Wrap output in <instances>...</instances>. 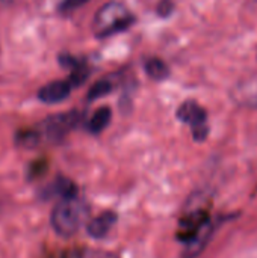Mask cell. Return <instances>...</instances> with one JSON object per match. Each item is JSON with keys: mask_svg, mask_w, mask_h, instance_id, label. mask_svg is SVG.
Wrapping results in <instances>:
<instances>
[{"mask_svg": "<svg viewBox=\"0 0 257 258\" xmlns=\"http://www.w3.org/2000/svg\"><path fill=\"white\" fill-rule=\"evenodd\" d=\"M112 88H114V86H112L111 80H108V79H101V80L95 82V83L89 88L86 98H88V101L98 100V98H101V97L108 95V94L112 91Z\"/></svg>", "mask_w": 257, "mask_h": 258, "instance_id": "cell-9", "label": "cell"}, {"mask_svg": "<svg viewBox=\"0 0 257 258\" xmlns=\"http://www.w3.org/2000/svg\"><path fill=\"white\" fill-rule=\"evenodd\" d=\"M80 121H82V113L77 110L52 115L45 118L36 130H30L26 133L29 145L35 147L41 142V139H45L50 142H59L73 128H76Z\"/></svg>", "mask_w": 257, "mask_h": 258, "instance_id": "cell-2", "label": "cell"}, {"mask_svg": "<svg viewBox=\"0 0 257 258\" xmlns=\"http://www.w3.org/2000/svg\"><path fill=\"white\" fill-rule=\"evenodd\" d=\"M177 118L191 127L194 141L203 142L208 138V135H209L208 113L197 101H194V100L183 101L177 109Z\"/></svg>", "mask_w": 257, "mask_h": 258, "instance_id": "cell-4", "label": "cell"}, {"mask_svg": "<svg viewBox=\"0 0 257 258\" xmlns=\"http://www.w3.org/2000/svg\"><path fill=\"white\" fill-rule=\"evenodd\" d=\"M111 116H112V112L108 106H103L100 109H97L94 112V115L89 118L88 121V130L94 135L97 133H101L111 122Z\"/></svg>", "mask_w": 257, "mask_h": 258, "instance_id": "cell-7", "label": "cell"}, {"mask_svg": "<svg viewBox=\"0 0 257 258\" xmlns=\"http://www.w3.org/2000/svg\"><path fill=\"white\" fill-rule=\"evenodd\" d=\"M71 258H118L112 252H106V251H80L76 252Z\"/></svg>", "mask_w": 257, "mask_h": 258, "instance_id": "cell-11", "label": "cell"}, {"mask_svg": "<svg viewBox=\"0 0 257 258\" xmlns=\"http://www.w3.org/2000/svg\"><path fill=\"white\" fill-rule=\"evenodd\" d=\"M174 11V2L173 0H161L158 8H156V14L161 18H168Z\"/></svg>", "mask_w": 257, "mask_h": 258, "instance_id": "cell-12", "label": "cell"}, {"mask_svg": "<svg viewBox=\"0 0 257 258\" xmlns=\"http://www.w3.org/2000/svg\"><path fill=\"white\" fill-rule=\"evenodd\" d=\"M135 17L121 2H109L103 5L92 21V29L97 38H108L129 29Z\"/></svg>", "mask_w": 257, "mask_h": 258, "instance_id": "cell-3", "label": "cell"}, {"mask_svg": "<svg viewBox=\"0 0 257 258\" xmlns=\"http://www.w3.org/2000/svg\"><path fill=\"white\" fill-rule=\"evenodd\" d=\"M117 224V215L114 212H105L89 221L86 231L92 239H103L109 234V231Z\"/></svg>", "mask_w": 257, "mask_h": 258, "instance_id": "cell-6", "label": "cell"}, {"mask_svg": "<svg viewBox=\"0 0 257 258\" xmlns=\"http://www.w3.org/2000/svg\"><path fill=\"white\" fill-rule=\"evenodd\" d=\"M73 86L68 80H53L38 91V100L45 104H58L68 98Z\"/></svg>", "mask_w": 257, "mask_h": 258, "instance_id": "cell-5", "label": "cell"}, {"mask_svg": "<svg viewBox=\"0 0 257 258\" xmlns=\"http://www.w3.org/2000/svg\"><path fill=\"white\" fill-rule=\"evenodd\" d=\"M88 0H62L59 3V11L61 12H71L80 6H83Z\"/></svg>", "mask_w": 257, "mask_h": 258, "instance_id": "cell-13", "label": "cell"}, {"mask_svg": "<svg viewBox=\"0 0 257 258\" xmlns=\"http://www.w3.org/2000/svg\"><path fill=\"white\" fill-rule=\"evenodd\" d=\"M88 77H89V70L86 68L85 63H82V65L76 67L74 70H71V74H70V77L67 80L71 83L73 88H77V86L83 85Z\"/></svg>", "mask_w": 257, "mask_h": 258, "instance_id": "cell-10", "label": "cell"}, {"mask_svg": "<svg viewBox=\"0 0 257 258\" xmlns=\"http://www.w3.org/2000/svg\"><path fill=\"white\" fill-rule=\"evenodd\" d=\"M86 215L88 207L85 201L76 194L59 200L52 212L50 222L56 234H59L61 237H71L85 224Z\"/></svg>", "mask_w": 257, "mask_h": 258, "instance_id": "cell-1", "label": "cell"}, {"mask_svg": "<svg viewBox=\"0 0 257 258\" xmlns=\"http://www.w3.org/2000/svg\"><path fill=\"white\" fill-rule=\"evenodd\" d=\"M144 68H145L147 76H148L150 79H153V80H158V82L165 80V79L170 76V68H168V65H167L162 59H158V57L148 59V60L145 62Z\"/></svg>", "mask_w": 257, "mask_h": 258, "instance_id": "cell-8", "label": "cell"}, {"mask_svg": "<svg viewBox=\"0 0 257 258\" xmlns=\"http://www.w3.org/2000/svg\"><path fill=\"white\" fill-rule=\"evenodd\" d=\"M0 2H8V0H0Z\"/></svg>", "mask_w": 257, "mask_h": 258, "instance_id": "cell-14", "label": "cell"}]
</instances>
